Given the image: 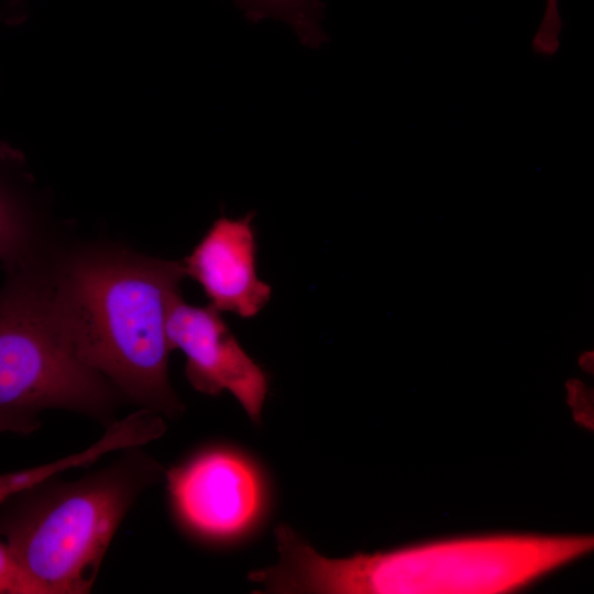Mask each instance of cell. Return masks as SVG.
Masks as SVG:
<instances>
[{
    "instance_id": "cell-1",
    "label": "cell",
    "mask_w": 594,
    "mask_h": 594,
    "mask_svg": "<svg viewBox=\"0 0 594 594\" xmlns=\"http://www.w3.org/2000/svg\"><path fill=\"white\" fill-rule=\"evenodd\" d=\"M40 271L52 315L76 356L140 408L183 414L168 378V309L184 263L109 245H89Z\"/></svg>"
},
{
    "instance_id": "cell-2",
    "label": "cell",
    "mask_w": 594,
    "mask_h": 594,
    "mask_svg": "<svg viewBox=\"0 0 594 594\" xmlns=\"http://www.w3.org/2000/svg\"><path fill=\"white\" fill-rule=\"evenodd\" d=\"M276 564L262 569L268 593H504L593 549L591 536L502 535L328 558L287 525L275 529Z\"/></svg>"
},
{
    "instance_id": "cell-3",
    "label": "cell",
    "mask_w": 594,
    "mask_h": 594,
    "mask_svg": "<svg viewBox=\"0 0 594 594\" xmlns=\"http://www.w3.org/2000/svg\"><path fill=\"white\" fill-rule=\"evenodd\" d=\"M140 449L128 448L120 459L76 481L47 485V480L23 491L0 517V535L33 594L91 591L121 521L164 472Z\"/></svg>"
},
{
    "instance_id": "cell-4",
    "label": "cell",
    "mask_w": 594,
    "mask_h": 594,
    "mask_svg": "<svg viewBox=\"0 0 594 594\" xmlns=\"http://www.w3.org/2000/svg\"><path fill=\"white\" fill-rule=\"evenodd\" d=\"M0 288V432L29 435L63 409L111 425L123 396L81 362L48 306L38 261L4 270Z\"/></svg>"
},
{
    "instance_id": "cell-5",
    "label": "cell",
    "mask_w": 594,
    "mask_h": 594,
    "mask_svg": "<svg viewBox=\"0 0 594 594\" xmlns=\"http://www.w3.org/2000/svg\"><path fill=\"white\" fill-rule=\"evenodd\" d=\"M166 336L170 350L179 349L185 354L186 377L196 391L210 396L228 391L252 421H261L266 375L242 349L216 307L193 306L179 295L168 309Z\"/></svg>"
},
{
    "instance_id": "cell-6",
    "label": "cell",
    "mask_w": 594,
    "mask_h": 594,
    "mask_svg": "<svg viewBox=\"0 0 594 594\" xmlns=\"http://www.w3.org/2000/svg\"><path fill=\"white\" fill-rule=\"evenodd\" d=\"M166 479L179 516L204 536L238 535L260 512V479L248 461L232 452H205L168 471Z\"/></svg>"
},
{
    "instance_id": "cell-7",
    "label": "cell",
    "mask_w": 594,
    "mask_h": 594,
    "mask_svg": "<svg viewBox=\"0 0 594 594\" xmlns=\"http://www.w3.org/2000/svg\"><path fill=\"white\" fill-rule=\"evenodd\" d=\"M253 217L251 211L240 219H217L183 262L213 307L242 318L258 314L272 294L256 275Z\"/></svg>"
},
{
    "instance_id": "cell-8",
    "label": "cell",
    "mask_w": 594,
    "mask_h": 594,
    "mask_svg": "<svg viewBox=\"0 0 594 594\" xmlns=\"http://www.w3.org/2000/svg\"><path fill=\"white\" fill-rule=\"evenodd\" d=\"M38 227L22 155L0 143V262L4 270L42 252Z\"/></svg>"
},
{
    "instance_id": "cell-9",
    "label": "cell",
    "mask_w": 594,
    "mask_h": 594,
    "mask_svg": "<svg viewBox=\"0 0 594 594\" xmlns=\"http://www.w3.org/2000/svg\"><path fill=\"white\" fill-rule=\"evenodd\" d=\"M253 20L273 16L289 24L309 46L326 40L321 29L323 4L319 0H235Z\"/></svg>"
},
{
    "instance_id": "cell-10",
    "label": "cell",
    "mask_w": 594,
    "mask_h": 594,
    "mask_svg": "<svg viewBox=\"0 0 594 594\" xmlns=\"http://www.w3.org/2000/svg\"><path fill=\"white\" fill-rule=\"evenodd\" d=\"M91 458L90 451L85 449L43 465L0 474V504L10 501L23 491L55 477L59 473L88 465Z\"/></svg>"
},
{
    "instance_id": "cell-11",
    "label": "cell",
    "mask_w": 594,
    "mask_h": 594,
    "mask_svg": "<svg viewBox=\"0 0 594 594\" xmlns=\"http://www.w3.org/2000/svg\"><path fill=\"white\" fill-rule=\"evenodd\" d=\"M562 19L559 0H546L544 12L532 38V52L542 56L554 55L560 47Z\"/></svg>"
},
{
    "instance_id": "cell-12",
    "label": "cell",
    "mask_w": 594,
    "mask_h": 594,
    "mask_svg": "<svg viewBox=\"0 0 594 594\" xmlns=\"http://www.w3.org/2000/svg\"><path fill=\"white\" fill-rule=\"evenodd\" d=\"M0 594H33L7 543L0 541Z\"/></svg>"
},
{
    "instance_id": "cell-13",
    "label": "cell",
    "mask_w": 594,
    "mask_h": 594,
    "mask_svg": "<svg viewBox=\"0 0 594 594\" xmlns=\"http://www.w3.org/2000/svg\"><path fill=\"white\" fill-rule=\"evenodd\" d=\"M594 354L592 350H586L582 352L579 356V365L580 367L586 372L592 373L593 372V362H594Z\"/></svg>"
},
{
    "instance_id": "cell-14",
    "label": "cell",
    "mask_w": 594,
    "mask_h": 594,
    "mask_svg": "<svg viewBox=\"0 0 594 594\" xmlns=\"http://www.w3.org/2000/svg\"><path fill=\"white\" fill-rule=\"evenodd\" d=\"M23 0H10L11 4L13 7H21Z\"/></svg>"
},
{
    "instance_id": "cell-15",
    "label": "cell",
    "mask_w": 594,
    "mask_h": 594,
    "mask_svg": "<svg viewBox=\"0 0 594 594\" xmlns=\"http://www.w3.org/2000/svg\"><path fill=\"white\" fill-rule=\"evenodd\" d=\"M0 18H1V14H0Z\"/></svg>"
}]
</instances>
